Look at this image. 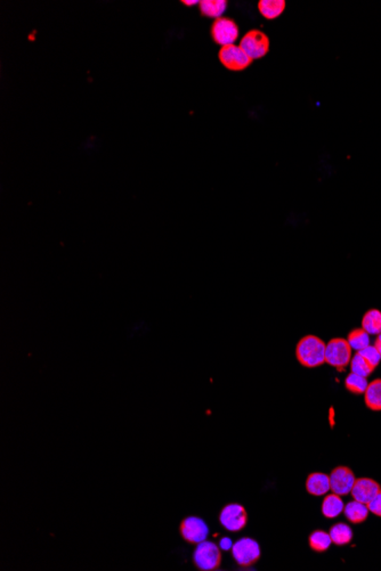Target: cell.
<instances>
[{"mask_svg": "<svg viewBox=\"0 0 381 571\" xmlns=\"http://www.w3.org/2000/svg\"><path fill=\"white\" fill-rule=\"evenodd\" d=\"M325 348L323 340L315 336H306L299 340L295 347V357L306 368H316L325 363Z\"/></svg>", "mask_w": 381, "mask_h": 571, "instance_id": "cell-1", "label": "cell"}, {"mask_svg": "<svg viewBox=\"0 0 381 571\" xmlns=\"http://www.w3.org/2000/svg\"><path fill=\"white\" fill-rule=\"evenodd\" d=\"M193 562L199 570L213 571L220 568L222 563L220 546L210 540H204L197 544L194 551Z\"/></svg>", "mask_w": 381, "mask_h": 571, "instance_id": "cell-2", "label": "cell"}, {"mask_svg": "<svg viewBox=\"0 0 381 571\" xmlns=\"http://www.w3.org/2000/svg\"><path fill=\"white\" fill-rule=\"evenodd\" d=\"M238 46L251 60H259L270 51V38L261 30H250L243 35Z\"/></svg>", "mask_w": 381, "mask_h": 571, "instance_id": "cell-3", "label": "cell"}, {"mask_svg": "<svg viewBox=\"0 0 381 571\" xmlns=\"http://www.w3.org/2000/svg\"><path fill=\"white\" fill-rule=\"evenodd\" d=\"M261 546L257 540L250 537H243L232 545V556L240 567L248 568L254 565L261 558Z\"/></svg>", "mask_w": 381, "mask_h": 571, "instance_id": "cell-4", "label": "cell"}, {"mask_svg": "<svg viewBox=\"0 0 381 571\" xmlns=\"http://www.w3.org/2000/svg\"><path fill=\"white\" fill-rule=\"evenodd\" d=\"M352 350L347 340L341 338L330 340L325 348V363L341 371L350 365L352 361Z\"/></svg>", "mask_w": 381, "mask_h": 571, "instance_id": "cell-5", "label": "cell"}, {"mask_svg": "<svg viewBox=\"0 0 381 571\" xmlns=\"http://www.w3.org/2000/svg\"><path fill=\"white\" fill-rule=\"evenodd\" d=\"M220 522L226 530L236 533V531L245 529L248 522V513L243 505L238 504V503H231L222 508Z\"/></svg>", "mask_w": 381, "mask_h": 571, "instance_id": "cell-6", "label": "cell"}, {"mask_svg": "<svg viewBox=\"0 0 381 571\" xmlns=\"http://www.w3.org/2000/svg\"><path fill=\"white\" fill-rule=\"evenodd\" d=\"M179 533L185 542L197 545L209 536V527L201 518L188 517L179 524Z\"/></svg>", "mask_w": 381, "mask_h": 571, "instance_id": "cell-7", "label": "cell"}, {"mask_svg": "<svg viewBox=\"0 0 381 571\" xmlns=\"http://www.w3.org/2000/svg\"><path fill=\"white\" fill-rule=\"evenodd\" d=\"M211 37L213 42L222 47L234 44L238 38V26L234 19L229 17H220L215 19L211 26Z\"/></svg>", "mask_w": 381, "mask_h": 571, "instance_id": "cell-8", "label": "cell"}, {"mask_svg": "<svg viewBox=\"0 0 381 571\" xmlns=\"http://www.w3.org/2000/svg\"><path fill=\"white\" fill-rule=\"evenodd\" d=\"M218 58L220 63L229 71H243L252 63V60L236 44L220 48Z\"/></svg>", "mask_w": 381, "mask_h": 571, "instance_id": "cell-9", "label": "cell"}, {"mask_svg": "<svg viewBox=\"0 0 381 571\" xmlns=\"http://www.w3.org/2000/svg\"><path fill=\"white\" fill-rule=\"evenodd\" d=\"M331 492L339 496H346L352 492L356 477L350 467H334L330 476Z\"/></svg>", "mask_w": 381, "mask_h": 571, "instance_id": "cell-10", "label": "cell"}, {"mask_svg": "<svg viewBox=\"0 0 381 571\" xmlns=\"http://www.w3.org/2000/svg\"><path fill=\"white\" fill-rule=\"evenodd\" d=\"M381 489V486L377 481L370 478H356L355 483L352 486V498L355 501L361 502L364 504H368V502L371 501L372 498L375 497L378 494Z\"/></svg>", "mask_w": 381, "mask_h": 571, "instance_id": "cell-11", "label": "cell"}, {"mask_svg": "<svg viewBox=\"0 0 381 571\" xmlns=\"http://www.w3.org/2000/svg\"><path fill=\"white\" fill-rule=\"evenodd\" d=\"M306 490L313 496L327 495L330 488V477L325 473H311L306 480Z\"/></svg>", "mask_w": 381, "mask_h": 571, "instance_id": "cell-12", "label": "cell"}, {"mask_svg": "<svg viewBox=\"0 0 381 571\" xmlns=\"http://www.w3.org/2000/svg\"><path fill=\"white\" fill-rule=\"evenodd\" d=\"M343 513L345 514L347 520L350 521L352 524H359L368 519L370 511L368 505L354 499L345 505Z\"/></svg>", "mask_w": 381, "mask_h": 571, "instance_id": "cell-13", "label": "cell"}, {"mask_svg": "<svg viewBox=\"0 0 381 571\" xmlns=\"http://www.w3.org/2000/svg\"><path fill=\"white\" fill-rule=\"evenodd\" d=\"M343 508H345V503L341 496L332 493L324 497L323 503H322V513L327 519L339 517L340 514L343 513Z\"/></svg>", "mask_w": 381, "mask_h": 571, "instance_id": "cell-14", "label": "cell"}, {"mask_svg": "<svg viewBox=\"0 0 381 571\" xmlns=\"http://www.w3.org/2000/svg\"><path fill=\"white\" fill-rule=\"evenodd\" d=\"M258 10L266 19H275L282 15L286 10L284 0H261L258 3Z\"/></svg>", "mask_w": 381, "mask_h": 571, "instance_id": "cell-15", "label": "cell"}, {"mask_svg": "<svg viewBox=\"0 0 381 571\" xmlns=\"http://www.w3.org/2000/svg\"><path fill=\"white\" fill-rule=\"evenodd\" d=\"M201 14L211 19H220L225 13L227 1L225 0H202L199 3Z\"/></svg>", "mask_w": 381, "mask_h": 571, "instance_id": "cell-16", "label": "cell"}, {"mask_svg": "<svg viewBox=\"0 0 381 571\" xmlns=\"http://www.w3.org/2000/svg\"><path fill=\"white\" fill-rule=\"evenodd\" d=\"M364 399H366V406L370 410L379 412L381 411V379L372 381L368 383L364 392Z\"/></svg>", "mask_w": 381, "mask_h": 571, "instance_id": "cell-17", "label": "cell"}, {"mask_svg": "<svg viewBox=\"0 0 381 571\" xmlns=\"http://www.w3.org/2000/svg\"><path fill=\"white\" fill-rule=\"evenodd\" d=\"M308 543H309V546L314 552L323 553L329 549L331 544H332V540H331L330 533H327V531L315 530L308 538Z\"/></svg>", "mask_w": 381, "mask_h": 571, "instance_id": "cell-18", "label": "cell"}, {"mask_svg": "<svg viewBox=\"0 0 381 571\" xmlns=\"http://www.w3.org/2000/svg\"><path fill=\"white\" fill-rule=\"evenodd\" d=\"M329 533H330L332 543L338 546L350 544L352 538V528H350L348 524H343V522H339V524L332 526V527L330 528Z\"/></svg>", "mask_w": 381, "mask_h": 571, "instance_id": "cell-19", "label": "cell"}, {"mask_svg": "<svg viewBox=\"0 0 381 571\" xmlns=\"http://www.w3.org/2000/svg\"><path fill=\"white\" fill-rule=\"evenodd\" d=\"M362 329L372 336L381 333V311L371 309L366 311L362 320Z\"/></svg>", "mask_w": 381, "mask_h": 571, "instance_id": "cell-20", "label": "cell"}, {"mask_svg": "<svg viewBox=\"0 0 381 571\" xmlns=\"http://www.w3.org/2000/svg\"><path fill=\"white\" fill-rule=\"evenodd\" d=\"M347 341L350 343V348L352 350L361 351L366 347L370 346V334L363 329H355L348 334Z\"/></svg>", "mask_w": 381, "mask_h": 571, "instance_id": "cell-21", "label": "cell"}, {"mask_svg": "<svg viewBox=\"0 0 381 571\" xmlns=\"http://www.w3.org/2000/svg\"><path fill=\"white\" fill-rule=\"evenodd\" d=\"M350 365L352 373L361 375L364 378H368L375 371V367L362 355H359V352H356L354 357H352Z\"/></svg>", "mask_w": 381, "mask_h": 571, "instance_id": "cell-22", "label": "cell"}, {"mask_svg": "<svg viewBox=\"0 0 381 571\" xmlns=\"http://www.w3.org/2000/svg\"><path fill=\"white\" fill-rule=\"evenodd\" d=\"M368 386V379L355 374V373H352V372H350V374L347 375L346 380H345V387L352 394L364 395Z\"/></svg>", "mask_w": 381, "mask_h": 571, "instance_id": "cell-23", "label": "cell"}, {"mask_svg": "<svg viewBox=\"0 0 381 571\" xmlns=\"http://www.w3.org/2000/svg\"><path fill=\"white\" fill-rule=\"evenodd\" d=\"M357 352H359V355H362L373 367L375 368L380 364V352L378 351V349H377L375 346L370 345V346L366 347L364 349Z\"/></svg>", "mask_w": 381, "mask_h": 571, "instance_id": "cell-24", "label": "cell"}, {"mask_svg": "<svg viewBox=\"0 0 381 571\" xmlns=\"http://www.w3.org/2000/svg\"><path fill=\"white\" fill-rule=\"evenodd\" d=\"M368 511L372 514H375L377 517L381 518V489L378 494L372 498L371 501L368 502Z\"/></svg>", "mask_w": 381, "mask_h": 571, "instance_id": "cell-25", "label": "cell"}, {"mask_svg": "<svg viewBox=\"0 0 381 571\" xmlns=\"http://www.w3.org/2000/svg\"><path fill=\"white\" fill-rule=\"evenodd\" d=\"M373 346L378 349V351L380 352L381 355V333L378 334L377 338H375V345H373Z\"/></svg>", "mask_w": 381, "mask_h": 571, "instance_id": "cell-26", "label": "cell"}, {"mask_svg": "<svg viewBox=\"0 0 381 571\" xmlns=\"http://www.w3.org/2000/svg\"><path fill=\"white\" fill-rule=\"evenodd\" d=\"M181 3H184L186 6H194V5H197V3H200V1H197V0H194V1H186V0H183Z\"/></svg>", "mask_w": 381, "mask_h": 571, "instance_id": "cell-27", "label": "cell"}]
</instances>
